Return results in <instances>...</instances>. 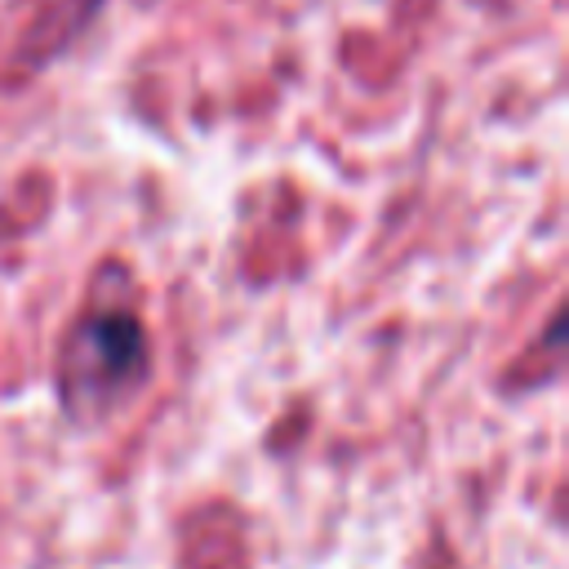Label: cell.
<instances>
[{
  "label": "cell",
  "mask_w": 569,
  "mask_h": 569,
  "mask_svg": "<svg viewBox=\"0 0 569 569\" xmlns=\"http://www.w3.org/2000/svg\"><path fill=\"white\" fill-rule=\"evenodd\" d=\"M76 351L93 369V378H133L147 360V338L133 316L107 311L76 329Z\"/></svg>",
  "instance_id": "6da1fadb"
}]
</instances>
